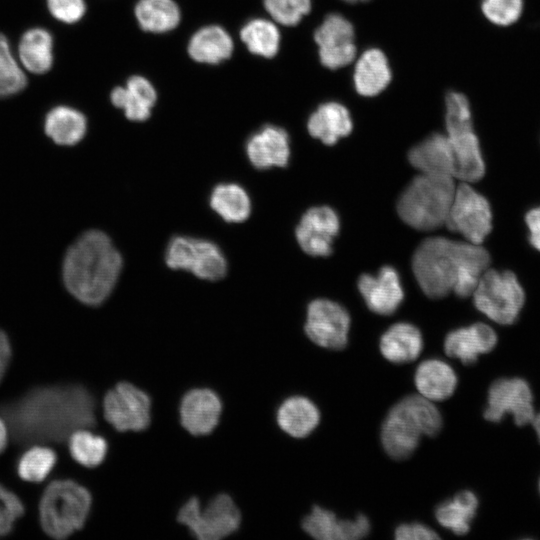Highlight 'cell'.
I'll list each match as a JSON object with an SVG mask.
<instances>
[{
  "instance_id": "obj_1",
  "label": "cell",
  "mask_w": 540,
  "mask_h": 540,
  "mask_svg": "<svg viewBox=\"0 0 540 540\" xmlns=\"http://www.w3.org/2000/svg\"><path fill=\"white\" fill-rule=\"evenodd\" d=\"M95 399L79 384L50 385L31 389L0 406L15 442L28 445L62 442L79 429L96 423Z\"/></svg>"
},
{
  "instance_id": "obj_2",
  "label": "cell",
  "mask_w": 540,
  "mask_h": 540,
  "mask_svg": "<svg viewBox=\"0 0 540 540\" xmlns=\"http://www.w3.org/2000/svg\"><path fill=\"white\" fill-rule=\"evenodd\" d=\"M489 263V253L480 244L432 237L416 249L412 269L428 297L437 299L453 291L465 298L473 294Z\"/></svg>"
},
{
  "instance_id": "obj_3",
  "label": "cell",
  "mask_w": 540,
  "mask_h": 540,
  "mask_svg": "<svg viewBox=\"0 0 540 540\" xmlns=\"http://www.w3.org/2000/svg\"><path fill=\"white\" fill-rule=\"evenodd\" d=\"M122 268V258L110 238L91 230L68 249L63 279L68 291L84 304L103 303L112 292Z\"/></svg>"
},
{
  "instance_id": "obj_4",
  "label": "cell",
  "mask_w": 540,
  "mask_h": 540,
  "mask_svg": "<svg viewBox=\"0 0 540 540\" xmlns=\"http://www.w3.org/2000/svg\"><path fill=\"white\" fill-rule=\"evenodd\" d=\"M442 428V416L432 401L421 395H409L395 404L381 428V442L393 459L408 458L422 435L436 436Z\"/></svg>"
},
{
  "instance_id": "obj_5",
  "label": "cell",
  "mask_w": 540,
  "mask_h": 540,
  "mask_svg": "<svg viewBox=\"0 0 540 540\" xmlns=\"http://www.w3.org/2000/svg\"><path fill=\"white\" fill-rule=\"evenodd\" d=\"M454 177L422 173L401 194L397 211L409 226L431 231L445 224L455 194Z\"/></svg>"
},
{
  "instance_id": "obj_6",
  "label": "cell",
  "mask_w": 540,
  "mask_h": 540,
  "mask_svg": "<svg viewBox=\"0 0 540 540\" xmlns=\"http://www.w3.org/2000/svg\"><path fill=\"white\" fill-rule=\"evenodd\" d=\"M92 504L90 492L69 479L52 481L39 503V518L44 532L54 539H64L80 530Z\"/></svg>"
},
{
  "instance_id": "obj_7",
  "label": "cell",
  "mask_w": 540,
  "mask_h": 540,
  "mask_svg": "<svg viewBox=\"0 0 540 540\" xmlns=\"http://www.w3.org/2000/svg\"><path fill=\"white\" fill-rule=\"evenodd\" d=\"M445 105L446 136L454 155V178L476 182L485 174V163L473 130L469 101L464 94L450 91Z\"/></svg>"
},
{
  "instance_id": "obj_8",
  "label": "cell",
  "mask_w": 540,
  "mask_h": 540,
  "mask_svg": "<svg viewBox=\"0 0 540 540\" xmlns=\"http://www.w3.org/2000/svg\"><path fill=\"white\" fill-rule=\"evenodd\" d=\"M476 308L501 325L513 324L525 301L524 290L511 271L486 270L474 292Z\"/></svg>"
},
{
  "instance_id": "obj_9",
  "label": "cell",
  "mask_w": 540,
  "mask_h": 540,
  "mask_svg": "<svg viewBox=\"0 0 540 540\" xmlns=\"http://www.w3.org/2000/svg\"><path fill=\"white\" fill-rule=\"evenodd\" d=\"M177 520L199 540H219L238 530L241 514L227 494L215 496L205 507L195 497L179 510Z\"/></svg>"
},
{
  "instance_id": "obj_10",
  "label": "cell",
  "mask_w": 540,
  "mask_h": 540,
  "mask_svg": "<svg viewBox=\"0 0 540 540\" xmlns=\"http://www.w3.org/2000/svg\"><path fill=\"white\" fill-rule=\"evenodd\" d=\"M165 262L171 269L187 270L210 281L223 278L227 271L226 259L216 244L185 236L169 242Z\"/></svg>"
},
{
  "instance_id": "obj_11",
  "label": "cell",
  "mask_w": 540,
  "mask_h": 540,
  "mask_svg": "<svg viewBox=\"0 0 540 540\" xmlns=\"http://www.w3.org/2000/svg\"><path fill=\"white\" fill-rule=\"evenodd\" d=\"M445 224L468 242L481 244L492 230V212L487 199L467 182L458 185Z\"/></svg>"
},
{
  "instance_id": "obj_12",
  "label": "cell",
  "mask_w": 540,
  "mask_h": 540,
  "mask_svg": "<svg viewBox=\"0 0 540 540\" xmlns=\"http://www.w3.org/2000/svg\"><path fill=\"white\" fill-rule=\"evenodd\" d=\"M150 412L149 396L131 383L120 382L104 396V417L119 432L145 430L150 424Z\"/></svg>"
},
{
  "instance_id": "obj_13",
  "label": "cell",
  "mask_w": 540,
  "mask_h": 540,
  "mask_svg": "<svg viewBox=\"0 0 540 540\" xmlns=\"http://www.w3.org/2000/svg\"><path fill=\"white\" fill-rule=\"evenodd\" d=\"M506 414L513 415L518 426L531 423L535 415L531 388L522 378H501L489 388L484 418L496 423Z\"/></svg>"
},
{
  "instance_id": "obj_14",
  "label": "cell",
  "mask_w": 540,
  "mask_h": 540,
  "mask_svg": "<svg viewBox=\"0 0 540 540\" xmlns=\"http://www.w3.org/2000/svg\"><path fill=\"white\" fill-rule=\"evenodd\" d=\"M350 316L346 309L328 299H316L308 305L305 332L323 348L344 349L348 342Z\"/></svg>"
},
{
  "instance_id": "obj_15",
  "label": "cell",
  "mask_w": 540,
  "mask_h": 540,
  "mask_svg": "<svg viewBox=\"0 0 540 540\" xmlns=\"http://www.w3.org/2000/svg\"><path fill=\"white\" fill-rule=\"evenodd\" d=\"M320 62L335 70L350 64L356 56L353 25L344 16L332 13L315 30Z\"/></svg>"
},
{
  "instance_id": "obj_16",
  "label": "cell",
  "mask_w": 540,
  "mask_h": 540,
  "mask_svg": "<svg viewBox=\"0 0 540 540\" xmlns=\"http://www.w3.org/2000/svg\"><path fill=\"white\" fill-rule=\"evenodd\" d=\"M339 231V218L328 206L313 207L302 216L296 239L302 250L312 256H328Z\"/></svg>"
},
{
  "instance_id": "obj_17",
  "label": "cell",
  "mask_w": 540,
  "mask_h": 540,
  "mask_svg": "<svg viewBox=\"0 0 540 540\" xmlns=\"http://www.w3.org/2000/svg\"><path fill=\"white\" fill-rule=\"evenodd\" d=\"M222 411L219 396L208 388L188 391L180 403V422L192 435L211 433L217 426Z\"/></svg>"
},
{
  "instance_id": "obj_18",
  "label": "cell",
  "mask_w": 540,
  "mask_h": 540,
  "mask_svg": "<svg viewBox=\"0 0 540 540\" xmlns=\"http://www.w3.org/2000/svg\"><path fill=\"white\" fill-rule=\"evenodd\" d=\"M302 527L311 537L320 540H357L369 533L370 522L363 514L353 520H340L333 512L315 506L303 519Z\"/></svg>"
},
{
  "instance_id": "obj_19",
  "label": "cell",
  "mask_w": 540,
  "mask_h": 540,
  "mask_svg": "<svg viewBox=\"0 0 540 540\" xmlns=\"http://www.w3.org/2000/svg\"><path fill=\"white\" fill-rule=\"evenodd\" d=\"M358 288L368 308L380 315L392 314L404 296L399 275L389 266L382 267L377 275H362Z\"/></svg>"
},
{
  "instance_id": "obj_20",
  "label": "cell",
  "mask_w": 540,
  "mask_h": 540,
  "mask_svg": "<svg viewBox=\"0 0 540 540\" xmlns=\"http://www.w3.org/2000/svg\"><path fill=\"white\" fill-rule=\"evenodd\" d=\"M246 153L258 169L285 167L290 156L288 133L279 126L265 125L249 137Z\"/></svg>"
},
{
  "instance_id": "obj_21",
  "label": "cell",
  "mask_w": 540,
  "mask_h": 540,
  "mask_svg": "<svg viewBox=\"0 0 540 540\" xmlns=\"http://www.w3.org/2000/svg\"><path fill=\"white\" fill-rule=\"evenodd\" d=\"M497 344L495 331L485 323H475L455 329L444 341L445 353L463 364H474L480 354L490 352Z\"/></svg>"
},
{
  "instance_id": "obj_22",
  "label": "cell",
  "mask_w": 540,
  "mask_h": 540,
  "mask_svg": "<svg viewBox=\"0 0 540 540\" xmlns=\"http://www.w3.org/2000/svg\"><path fill=\"white\" fill-rule=\"evenodd\" d=\"M110 100L116 108L123 110L127 119L143 122L151 116L157 91L146 77L133 75L125 86H117L111 91Z\"/></svg>"
},
{
  "instance_id": "obj_23",
  "label": "cell",
  "mask_w": 540,
  "mask_h": 540,
  "mask_svg": "<svg viewBox=\"0 0 540 540\" xmlns=\"http://www.w3.org/2000/svg\"><path fill=\"white\" fill-rule=\"evenodd\" d=\"M234 51V42L225 28L207 25L199 28L189 39L187 53L198 63L217 65L228 60Z\"/></svg>"
},
{
  "instance_id": "obj_24",
  "label": "cell",
  "mask_w": 540,
  "mask_h": 540,
  "mask_svg": "<svg viewBox=\"0 0 540 540\" xmlns=\"http://www.w3.org/2000/svg\"><path fill=\"white\" fill-rule=\"evenodd\" d=\"M408 159L422 173L454 177V155L446 135H429L409 151Z\"/></svg>"
},
{
  "instance_id": "obj_25",
  "label": "cell",
  "mask_w": 540,
  "mask_h": 540,
  "mask_svg": "<svg viewBox=\"0 0 540 540\" xmlns=\"http://www.w3.org/2000/svg\"><path fill=\"white\" fill-rule=\"evenodd\" d=\"M352 128L348 109L334 101L319 105L307 122L309 134L326 145H333L340 138L349 135Z\"/></svg>"
},
{
  "instance_id": "obj_26",
  "label": "cell",
  "mask_w": 540,
  "mask_h": 540,
  "mask_svg": "<svg viewBox=\"0 0 540 540\" xmlns=\"http://www.w3.org/2000/svg\"><path fill=\"white\" fill-rule=\"evenodd\" d=\"M391 78L387 57L379 49L364 51L356 62L353 81L357 93L362 96L378 95L389 85Z\"/></svg>"
},
{
  "instance_id": "obj_27",
  "label": "cell",
  "mask_w": 540,
  "mask_h": 540,
  "mask_svg": "<svg viewBox=\"0 0 540 540\" xmlns=\"http://www.w3.org/2000/svg\"><path fill=\"white\" fill-rule=\"evenodd\" d=\"M414 381L421 396L431 401L449 398L457 386L452 367L439 359H428L419 364Z\"/></svg>"
},
{
  "instance_id": "obj_28",
  "label": "cell",
  "mask_w": 540,
  "mask_h": 540,
  "mask_svg": "<svg viewBox=\"0 0 540 540\" xmlns=\"http://www.w3.org/2000/svg\"><path fill=\"white\" fill-rule=\"evenodd\" d=\"M423 348L421 332L410 323H396L380 339V351L388 361L403 364L415 360Z\"/></svg>"
},
{
  "instance_id": "obj_29",
  "label": "cell",
  "mask_w": 540,
  "mask_h": 540,
  "mask_svg": "<svg viewBox=\"0 0 540 540\" xmlns=\"http://www.w3.org/2000/svg\"><path fill=\"white\" fill-rule=\"evenodd\" d=\"M279 427L295 438L308 436L319 424L320 413L316 405L306 397L293 396L286 399L277 411Z\"/></svg>"
},
{
  "instance_id": "obj_30",
  "label": "cell",
  "mask_w": 540,
  "mask_h": 540,
  "mask_svg": "<svg viewBox=\"0 0 540 540\" xmlns=\"http://www.w3.org/2000/svg\"><path fill=\"white\" fill-rule=\"evenodd\" d=\"M134 15L143 31L154 34L172 31L181 21V10L174 0H138Z\"/></svg>"
},
{
  "instance_id": "obj_31",
  "label": "cell",
  "mask_w": 540,
  "mask_h": 540,
  "mask_svg": "<svg viewBox=\"0 0 540 540\" xmlns=\"http://www.w3.org/2000/svg\"><path fill=\"white\" fill-rule=\"evenodd\" d=\"M18 54L22 65L31 73L48 72L53 64V38L44 28H31L21 37Z\"/></svg>"
},
{
  "instance_id": "obj_32",
  "label": "cell",
  "mask_w": 540,
  "mask_h": 540,
  "mask_svg": "<svg viewBox=\"0 0 540 540\" xmlns=\"http://www.w3.org/2000/svg\"><path fill=\"white\" fill-rule=\"evenodd\" d=\"M45 133L59 145H74L87 131L84 114L68 106H56L45 117Z\"/></svg>"
},
{
  "instance_id": "obj_33",
  "label": "cell",
  "mask_w": 540,
  "mask_h": 540,
  "mask_svg": "<svg viewBox=\"0 0 540 540\" xmlns=\"http://www.w3.org/2000/svg\"><path fill=\"white\" fill-rule=\"evenodd\" d=\"M478 508V498L468 490L457 493L453 498L440 503L435 517L440 525L456 535H465Z\"/></svg>"
},
{
  "instance_id": "obj_34",
  "label": "cell",
  "mask_w": 540,
  "mask_h": 540,
  "mask_svg": "<svg viewBox=\"0 0 540 540\" xmlns=\"http://www.w3.org/2000/svg\"><path fill=\"white\" fill-rule=\"evenodd\" d=\"M240 39L250 53L270 59L279 51L281 35L273 21L253 18L242 26Z\"/></svg>"
},
{
  "instance_id": "obj_35",
  "label": "cell",
  "mask_w": 540,
  "mask_h": 540,
  "mask_svg": "<svg viewBox=\"0 0 540 540\" xmlns=\"http://www.w3.org/2000/svg\"><path fill=\"white\" fill-rule=\"evenodd\" d=\"M210 206L225 221L235 223L246 220L251 211L248 194L233 183L217 185L211 193Z\"/></svg>"
},
{
  "instance_id": "obj_36",
  "label": "cell",
  "mask_w": 540,
  "mask_h": 540,
  "mask_svg": "<svg viewBox=\"0 0 540 540\" xmlns=\"http://www.w3.org/2000/svg\"><path fill=\"white\" fill-rule=\"evenodd\" d=\"M68 446L72 458L87 468L100 465L107 453L106 440L87 429L73 432L68 438Z\"/></svg>"
},
{
  "instance_id": "obj_37",
  "label": "cell",
  "mask_w": 540,
  "mask_h": 540,
  "mask_svg": "<svg viewBox=\"0 0 540 540\" xmlns=\"http://www.w3.org/2000/svg\"><path fill=\"white\" fill-rule=\"evenodd\" d=\"M56 462L57 455L53 449L36 445L20 457L17 473L24 481L38 483L49 475Z\"/></svg>"
},
{
  "instance_id": "obj_38",
  "label": "cell",
  "mask_w": 540,
  "mask_h": 540,
  "mask_svg": "<svg viewBox=\"0 0 540 540\" xmlns=\"http://www.w3.org/2000/svg\"><path fill=\"white\" fill-rule=\"evenodd\" d=\"M26 85V75L14 58L8 39L0 33V98L18 94Z\"/></svg>"
},
{
  "instance_id": "obj_39",
  "label": "cell",
  "mask_w": 540,
  "mask_h": 540,
  "mask_svg": "<svg viewBox=\"0 0 540 540\" xmlns=\"http://www.w3.org/2000/svg\"><path fill=\"white\" fill-rule=\"evenodd\" d=\"M271 19L283 26H295L311 10V0H263Z\"/></svg>"
},
{
  "instance_id": "obj_40",
  "label": "cell",
  "mask_w": 540,
  "mask_h": 540,
  "mask_svg": "<svg viewBox=\"0 0 540 540\" xmlns=\"http://www.w3.org/2000/svg\"><path fill=\"white\" fill-rule=\"evenodd\" d=\"M524 0H481L485 18L499 27L515 24L522 16Z\"/></svg>"
},
{
  "instance_id": "obj_41",
  "label": "cell",
  "mask_w": 540,
  "mask_h": 540,
  "mask_svg": "<svg viewBox=\"0 0 540 540\" xmlns=\"http://www.w3.org/2000/svg\"><path fill=\"white\" fill-rule=\"evenodd\" d=\"M24 505L16 494L0 484V537L8 535L24 513Z\"/></svg>"
},
{
  "instance_id": "obj_42",
  "label": "cell",
  "mask_w": 540,
  "mask_h": 540,
  "mask_svg": "<svg viewBox=\"0 0 540 540\" xmlns=\"http://www.w3.org/2000/svg\"><path fill=\"white\" fill-rule=\"evenodd\" d=\"M52 16L64 23L78 22L86 12L85 0H47Z\"/></svg>"
},
{
  "instance_id": "obj_43",
  "label": "cell",
  "mask_w": 540,
  "mask_h": 540,
  "mask_svg": "<svg viewBox=\"0 0 540 540\" xmlns=\"http://www.w3.org/2000/svg\"><path fill=\"white\" fill-rule=\"evenodd\" d=\"M395 538L398 540H433L439 535L430 527L422 523H404L395 529Z\"/></svg>"
},
{
  "instance_id": "obj_44",
  "label": "cell",
  "mask_w": 540,
  "mask_h": 540,
  "mask_svg": "<svg viewBox=\"0 0 540 540\" xmlns=\"http://www.w3.org/2000/svg\"><path fill=\"white\" fill-rule=\"evenodd\" d=\"M530 244L540 251V206L529 210L525 216Z\"/></svg>"
},
{
  "instance_id": "obj_45",
  "label": "cell",
  "mask_w": 540,
  "mask_h": 540,
  "mask_svg": "<svg viewBox=\"0 0 540 540\" xmlns=\"http://www.w3.org/2000/svg\"><path fill=\"white\" fill-rule=\"evenodd\" d=\"M11 345L7 335L0 330V382L6 373L11 359Z\"/></svg>"
},
{
  "instance_id": "obj_46",
  "label": "cell",
  "mask_w": 540,
  "mask_h": 540,
  "mask_svg": "<svg viewBox=\"0 0 540 540\" xmlns=\"http://www.w3.org/2000/svg\"><path fill=\"white\" fill-rule=\"evenodd\" d=\"M9 430L4 419L0 418V454L5 450L8 443Z\"/></svg>"
},
{
  "instance_id": "obj_47",
  "label": "cell",
  "mask_w": 540,
  "mask_h": 540,
  "mask_svg": "<svg viewBox=\"0 0 540 540\" xmlns=\"http://www.w3.org/2000/svg\"><path fill=\"white\" fill-rule=\"evenodd\" d=\"M531 423L540 441V413L534 415Z\"/></svg>"
},
{
  "instance_id": "obj_48",
  "label": "cell",
  "mask_w": 540,
  "mask_h": 540,
  "mask_svg": "<svg viewBox=\"0 0 540 540\" xmlns=\"http://www.w3.org/2000/svg\"><path fill=\"white\" fill-rule=\"evenodd\" d=\"M357 1H368V0H357Z\"/></svg>"
},
{
  "instance_id": "obj_49",
  "label": "cell",
  "mask_w": 540,
  "mask_h": 540,
  "mask_svg": "<svg viewBox=\"0 0 540 540\" xmlns=\"http://www.w3.org/2000/svg\"><path fill=\"white\" fill-rule=\"evenodd\" d=\"M539 491H540V481H539Z\"/></svg>"
}]
</instances>
